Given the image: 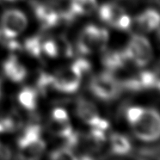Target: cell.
<instances>
[{"instance_id":"cell-1","label":"cell","mask_w":160,"mask_h":160,"mask_svg":"<svg viewBox=\"0 0 160 160\" xmlns=\"http://www.w3.org/2000/svg\"><path fill=\"white\" fill-rule=\"evenodd\" d=\"M131 125L134 134L142 140L153 141L159 137L160 117L155 109L142 108L139 115Z\"/></svg>"},{"instance_id":"cell-15","label":"cell","mask_w":160,"mask_h":160,"mask_svg":"<svg viewBox=\"0 0 160 160\" xmlns=\"http://www.w3.org/2000/svg\"><path fill=\"white\" fill-rule=\"evenodd\" d=\"M48 128L50 132H52L53 134L60 137H65L66 139L73 132L72 128L68 122V120L59 121L52 118L51 122H49Z\"/></svg>"},{"instance_id":"cell-14","label":"cell","mask_w":160,"mask_h":160,"mask_svg":"<svg viewBox=\"0 0 160 160\" xmlns=\"http://www.w3.org/2000/svg\"><path fill=\"white\" fill-rule=\"evenodd\" d=\"M97 8L96 0H72L70 9L75 15H89Z\"/></svg>"},{"instance_id":"cell-21","label":"cell","mask_w":160,"mask_h":160,"mask_svg":"<svg viewBox=\"0 0 160 160\" xmlns=\"http://www.w3.org/2000/svg\"><path fill=\"white\" fill-rule=\"evenodd\" d=\"M50 158L52 159H76L77 158V157L68 147L61 148L52 152Z\"/></svg>"},{"instance_id":"cell-11","label":"cell","mask_w":160,"mask_h":160,"mask_svg":"<svg viewBox=\"0 0 160 160\" xmlns=\"http://www.w3.org/2000/svg\"><path fill=\"white\" fill-rule=\"evenodd\" d=\"M77 112L80 118L90 125L99 117L97 108L91 102L79 100L77 107Z\"/></svg>"},{"instance_id":"cell-19","label":"cell","mask_w":160,"mask_h":160,"mask_svg":"<svg viewBox=\"0 0 160 160\" xmlns=\"http://www.w3.org/2000/svg\"><path fill=\"white\" fill-rule=\"evenodd\" d=\"M24 47L27 52L35 57H39L42 52V42L39 36H34L27 39Z\"/></svg>"},{"instance_id":"cell-22","label":"cell","mask_w":160,"mask_h":160,"mask_svg":"<svg viewBox=\"0 0 160 160\" xmlns=\"http://www.w3.org/2000/svg\"><path fill=\"white\" fill-rule=\"evenodd\" d=\"M42 51L52 58H54L59 54L57 43L52 40H48L44 43H42Z\"/></svg>"},{"instance_id":"cell-16","label":"cell","mask_w":160,"mask_h":160,"mask_svg":"<svg viewBox=\"0 0 160 160\" xmlns=\"http://www.w3.org/2000/svg\"><path fill=\"white\" fill-rule=\"evenodd\" d=\"M112 152L115 154L124 155L131 150V144L124 136L114 133L111 136Z\"/></svg>"},{"instance_id":"cell-4","label":"cell","mask_w":160,"mask_h":160,"mask_svg":"<svg viewBox=\"0 0 160 160\" xmlns=\"http://www.w3.org/2000/svg\"><path fill=\"white\" fill-rule=\"evenodd\" d=\"M121 84L111 73H102L95 77L91 83V90L102 100H112L121 91Z\"/></svg>"},{"instance_id":"cell-29","label":"cell","mask_w":160,"mask_h":160,"mask_svg":"<svg viewBox=\"0 0 160 160\" xmlns=\"http://www.w3.org/2000/svg\"><path fill=\"white\" fill-rule=\"evenodd\" d=\"M0 96H1V93H0Z\"/></svg>"},{"instance_id":"cell-27","label":"cell","mask_w":160,"mask_h":160,"mask_svg":"<svg viewBox=\"0 0 160 160\" xmlns=\"http://www.w3.org/2000/svg\"><path fill=\"white\" fill-rule=\"evenodd\" d=\"M8 48L12 50V51H19L21 50L22 47L21 45L18 43V42H15V41H11V42H8Z\"/></svg>"},{"instance_id":"cell-9","label":"cell","mask_w":160,"mask_h":160,"mask_svg":"<svg viewBox=\"0 0 160 160\" xmlns=\"http://www.w3.org/2000/svg\"><path fill=\"white\" fill-rule=\"evenodd\" d=\"M4 71L5 75L14 82H21L27 75V70L15 57H11L6 60L4 64Z\"/></svg>"},{"instance_id":"cell-10","label":"cell","mask_w":160,"mask_h":160,"mask_svg":"<svg viewBox=\"0 0 160 160\" xmlns=\"http://www.w3.org/2000/svg\"><path fill=\"white\" fill-rule=\"evenodd\" d=\"M124 11L118 5L113 4H105L99 9V17L103 22H108V24L115 26L116 22L122 15Z\"/></svg>"},{"instance_id":"cell-25","label":"cell","mask_w":160,"mask_h":160,"mask_svg":"<svg viewBox=\"0 0 160 160\" xmlns=\"http://www.w3.org/2000/svg\"><path fill=\"white\" fill-rule=\"evenodd\" d=\"M52 119L55 120H59V121H66L68 120V115L67 112L61 108H57L55 109H53V111L52 113Z\"/></svg>"},{"instance_id":"cell-24","label":"cell","mask_w":160,"mask_h":160,"mask_svg":"<svg viewBox=\"0 0 160 160\" xmlns=\"http://www.w3.org/2000/svg\"><path fill=\"white\" fill-rule=\"evenodd\" d=\"M130 24H131V18H129V16L124 13L121 18H119L118 21L116 22L115 27L120 28V29H128Z\"/></svg>"},{"instance_id":"cell-5","label":"cell","mask_w":160,"mask_h":160,"mask_svg":"<svg viewBox=\"0 0 160 160\" xmlns=\"http://www.w3.org/2000/svg\"><path fill=\"white\" fill-rule=\"evenodd\" d=\"M27 23V18L20 11L9 10L5 11L1 20L3 35L8 39L14 38L24 30Z\"/></svg>"},{"instance_id":"cell-6","label":"cell","mask_w":160,"mask_h":160,"mask_svg":"<svg viewBox=\"0 0 160 160\" xmlns=\"http://www.w3.org/2000/svg\"><path fill=\"white\" fill-rule=\"evenodd\" d=\"M82 74L75 66L59 72L55 78V89L66 93H72L78 89Z\"/></svg>"},{"instance_id":"cell-8","label":"cell","mask_w":160,"mask_h":160,"mask_svg":"<svg viewBox=\"0 0 160 160\" xmlns=\"http://www.w3.org/2000/svg\"><path fill=\"white\" fill-rule=\"evenodd\" d=\"M35 15L41 21L43 28H52L58 24L60 16L55 11L43 4H37L35 8Z\"/></svg>"},{"instance_id":"cell-2","label":"cell","mask_w":160,"mask_h":160,"mask_svg":"<svg viewBox=\"0 0 160 160\" xmlns=\"http://www.w3.org/2000/svg\"><path fill=\"white\" fill-rule=\"evenodd\" d=\"M108 40V33L104 28H99L95 25H88L80 35L78 48L84 54L91 53L96 50L105 48Z\"/></svg>"},{"instance_id":"cell-12","label":"cell","mask_w":160,"mask_h":160,"mask_svg":"<svg viewBox=\"0 0 160 160\" xmlns=\"http://www.w3.org/2000/svg\"><path fill=\"white\" fill-rule=\"evenodd\" d=\"M137 22L144 31H152L159 25V15L155 10L149 9L139 15L137 18Z\"/></svg>"},{"instance_id":"cell-20","label":"cell","mask_w":160,"mask_h":160,"mask_svg":"<svg viewBox=\"0 0 160 160\" xmlns=\"http://www.w3.org/2000/svg\"><path fill=\"white\" fill-rule=\"evenodd\" d=\"M37 87L42 93L45 94L50 89H55L54 76H50L46 73H42L37 81Z\"/></svg>"},{"instance_id":"cell-28","label":"cell","mask_w":160,"mask_h":160,"mask_svg":"<svg viewBox=\"0 0 160 160\" xmlns=\"http://www.w3.org/2000/svg\"><path fill=\"white\" fill-rule=\"evenodd\" d=\"M7 1H14V0H7Z\"/></svg>"},{"instance_id":"cell-7","label":"cell","mask_w":160,"mask_h":160,"mask_svg":"<svg viewBox=\"0 0 160 160\" xmlns=\"http://www.w3.org/2000/svg\"><path fill=\"white\" fill-rule=\"evenodd\" d=\"M19 157L22 159H36L42 156L46 148L44 141L41 138L22 139L18 140Z\"/></svg>"},{"instance_id":"cell-13","label":"cell","mask_w":160,"mask_h":160,"mask_svg":"<svg viewBox=\"0 0 160 160\" xmlns=\"http://www.w3.org/2000/svg\"><path fill=\"white\" fill-rule=\"evenodd\" d=\"M129 59L123 52H111L107 53L102 59V63L109 71H116L125 67Z\"/></svg>"},{"instance_id":"cell-18","label":"cell","mask_w":160,"mask_h":160,"mask_svg":"<svg viewBox=\"0 0 160 160\" xmlns=\"http://www.w3.org/2000/svg\"><path fill=\"white\" fill-rule=\"evenodd\" d=\"M139 80L143 89H149V88H159V78L158 75L156 73L145 71L139 74Z\"/></svg>"},{"instance_id":"cell-23","label":"cell","mask_w":160,"mask_h":160,"mask_svg":"<svg viewBox=\"0 0 160 160\" xmlns=\"http://www.w3.org/2000/svg\"><path fill=\"white\" fill-rule=\"evenodd\" d=\"M72 65L79 71L81 74H83L84 72H89L91 70V64L88 62L86 59H78L76 62L73 63Z\"/></svg>"},{"instance_id":"cell-26","label":"cell","mask_w":160,"mask_h":160,"mask_svg":"<svg viewBox=\"0 0 160 160\" xmlns=\"http://www.w3.org/2000/svg\"><path fill=\"white\" fill-rule=\"evenodd\" d=\"M11 151L5 146L0 144V159H8L11 158Z\"/></svg>"},{"instance_id":"cell-3","label":"cell","mask_w":160,"mask_h":160,"mask_svg":"<svg viewBox=\"0 0 160 160\" xmlns=\"http://www.w3.org/2000/svg\"><path fill=\"white\" fill-rule=\"evenodd\" d=\"M124 52L129 60L139 67L147 65L152 56L150 42L142 35H133Z\"/></svg>"},{"instance_id":"cell-17","label":"cell","mask_w":160,"mask_h":160,"mask_svg":"<svg viewBox=\"0 0 160 160\" xmlns=\"http://www.w3.org/2000/svg\"><path fill=\"white\" fill-rule=\"evenodd\" d=\"M18 100L25 108L33 110L36 107V91L31 88H24L18 95Z\"/></svg>"}]
</instances>
